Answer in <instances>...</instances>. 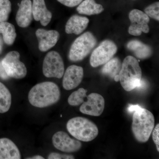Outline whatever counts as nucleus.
<instances>
[{
	"label": "nucleus",
	"mask_w": 159,
	"mask_h": 159,
	"mask_svg": "<svg viewBox=\"0 0 159 159\" xmlns=\"http://www.w3.org/2000/svg\"><path fill=\"white\" fill-rule=\"evenodd\" d=\"M129 112L134 111L132 130L137 141L141 143L147 142L154 127L155 119L153 114L139 105L129 104Z\"/></svg>",
	"instance_id": "1"
},
{
	"label": "nucleus",
	"mask_w": 159,
	"mask_h": 159,
	"mask_svg": "<svg viewBox=\"0 0 159 159\" xmlns=\"http://www.w3.org/2000/svg\"><path fill=\"white\" fill-rule=\"evenodd\" d=\"M61 92L58 86L50 81L38 84L29 91V102L31 105L44 108L57 103L60 99Z\"/></svg>",
	"instance_id": "2"
},
{
	"label": "nucleus",
	"mask_w": 159,
	"mask_h": 159,
	"mask_svg": "<svg viewBox=\"0 0 159 159\" xmlns=\"http://www.w3.org/2000/svg\"><path fill=\"white\" fill-rule=\"evenodd\" d=\"M119 76L120 83L125 90L129 92L139 87L142 71L139 61L132 56L125 57L122 64Z\"/></svg>",
	"instance_id": "3"
},
{
	"label": "nucleus",
	"mask_w": 159,
	"mask_h": 159,
	"mask_svg": "<svg viewBox=\"0 0 159 159\" xmlns=\"http://www.w3.org/2000/svg\"><path fill=\"white\" fill-rule=\"evenodd\" d=\"M66 127L72 136L84 142L93 141L99 134L97 125L89 119L82 117L70 119L67 123Z\"/></svg>",
	"instance_id": "4"
},
{
	"label": "nucleus",
	"mask_w": 159,
	"mask_h": 159,
	"mask_svg": "<svg viewBox=\"0 0 159 159\" xmlns=\"http://www.w3.org/2000/svg\"><path fill=\"white\" fill-rule=\"evenodd\" d=\"M97 40L90 32H86L77 38L72 44L69 54V58L74 62L84 59L94 48Z\"/></svg>",
	"instance_id": "5"
},
{
	"label": "nucleus",
	"mask_w": 159,
	"mask_h": 159,
	"mask_svg": "<svg viewBox=\"0 0 159 159\" xmlns=\"http://www.w3.org/2000/svg\"><path fill=\"white\" fill-rule=\"evenodd\" d=\"M20 54L16 51H10L1 61L9 77L20 79L26 77L27 70L24 63L20 61Z\"/></svg>",
	"instance_id": "6"
},
{
	"label": "nucleus",
	"mask_w": 159,
	"mask_h": 159,
	"mask_svg": "<svg viewBox=\"0 0 159 159\" xmlns=\"http://www.w3.org/2000/svg\"><path fill=\"white\" fill-rule=\"evenodd\" d=\"M118 48L115 43L110 40L102 41L91 54L90 63L93 67L104 65L110 60L116 53Z\"/></svg>",
	"instance_id": "7"
},
{
	"label": "nucleus",
	"mask_w": 159,
	"mask_h": 159,
	"mask_svg": "<svg viewBox=\"0 0 159 159\" xmlns=\"http://www.w3.org/2000/svg\"><path fill=\"white\" fill-rule=\"evenodd\" d=\"M64 71V64L59 53L55 51L48 52L43 62V75L48 78L60 79L63 76Z\"/></svg>",
	"instance_id": "8"
},
{
	"label": "nucleus",
	"mask_w": 159,
	"mask_h": 159,
	"mask_svg": "<svg viewBox=\"0 0 159 159\" xmlns=\"http://www.w3.org/2000/svg\"><path fill=\"white\" fill-rule=\"evenodd\" d=\"M129 17L131 25L128 32L131 35L139 36L142 32L148 33L149 31L148 23L150 21L149 16L145 12L134 9L129 12Z\"/></svg>",
	"instance_id": "9"
},
{
	"label": "nucleus",
	"mask_w": 159,
	"mask_h": 159,
	"mask_svg": "<svg viewBox=\"0 0 159 159\" xmlns=\"http://www.w3.org/2000/svg\"><path fill=\"white\" fill-rule=\"evenodd\" d=\"M52 143L55 148L66 153L76 152L82 147L79 140L71 139L66 133L61 131L54 134Z\"/></svg>",
	"instance_id": "10"
},
{
	"label": "nucleus",
	"mask_w": 159,
	"mask_h": 159,
	"mask_svg": "<svg viewBox=\"0 0 159 159\" xmlns=\"http://www.w3.org/2000/svg\"><path fill=\"white\" fill-rule=\"evenodd\" d=\"M87 101L80 107V111L83 114L94 116H99L103 112L105 100L101 95L92 93L87 96Z\"/></svg>",
	"instance_id": "11"
},
{
	"label": "nucleus",
	"mask_w": 159,
	"mask_h": 159,
	"mask_svg": "<svg viewBox=\"0 0 159 159\" xmlns=\"http://www.w3.org/2000/svg\"><path fill=\"white\" fill-rule=\"evenodd\" d=\"M62 85L66 90L76 88L82 81L84 70L82 67L76 65L70 66L64 74Z\"/></svg>",
	"instance_id": "12"
},
{
	"label": "nucleus",
	"mask_w": 159,
	"mask_h": 159,
	"mask_svg": "<svg viewBox=\"0 0 159 159\" xmlns=\"http://www.w3.org/2000/svg\"><path fill=\"white\" fill-rule=\"evenodd\" d=\"M35 34L39 42V48L42 52H46L54 47L60 37L59 32L56 30L38 29Z\"/></svg>",
	"instance_id": "13"
},
{
	"label": "nucleus",
	"mask_w": 159,
	"mask_h": 159,
	"mask_svg": "<svg viewBox=\"0 0 159 159\" xmlns=\"http://www.w3.org/2000/svg\"><path fill=\"white\" fill-rule=\"evenodd\" d=\"M32 19V2L31 0H22L16 17L18 25L21 28H27L30 25Z\"/></svg>",
	"instance_id": "14"
},
{
	"label": "nucleus",
	"mask_w": 159,
	"mask_h": 159,
	"mask_svg": "<svg viewBox=\"0 0 159 159\" xmlns=\"http://www.w3.org/2000/svg\"><path fill=\"white\" fill-rule=\"evenodd\" d=\"M32 10L34 20L40 22L43 26H47L51 22L52 13L47 9L44 0H33Z\"/></svg>",
	"instance_id": "15"
},
{
	"label": "nucleus",
	"mask_w": 159,
	"mask_h": 159,
	"mask_svg": "<svg viewBox=\"0 0 159 159\" xmlns=\"http://www.w3.org/2000/svg\"><path fill=\"white\" fill-rule=\"evenodd\" d=\"M20 152L17 146L7 138L0 139V159H20Z\"/></svg>",
	"instance_id": "16"
},
{
	"label": "nucleus",
	"mask_w": 159,
	"mask_h": 159,
	"mask_svg": "<svg viewBox=\"0 0 159 159\" xmlns=\"http://www.w3.org/2000/svg\"><path fill=\"white\" fill-rule=\"evenodd\" d=\"M89 20L84 16L74 15L69 19L66 24L65 31L67 34H80L88 25Z\"/></svg>",
	"instance_id": "17"
},
{
	"label": "nucleus",
	"mask_w": 159,
	"mask_h": 159,
	"mask_svg": "<svg viewBox=\"0 0 159 159\" xmlns=\"http://www.w3.org/2000/svg\"><path fill=\"white\" fill-rule=\"evenodd\" d=\"M127 48L139 59H146L152 54V50L149 46L137 40L130 41L127 43Z\"/></svg>",
	"instance_id": "18"
},
{
	"label": "nucleus",
	"mask_w": 159,
	"mask_h": 159,
	"mask_svg": "<svg viewBox=\"0 0 159 159\" xmlns=\"http://www.w3.org/2000/svg\"><path fill=\"white\" fill-rule=\"evenodd\" d=\"M77 10L80 14L90 16L101 13L104 8L102 5L96 3L95 0H85L80 4Z\"/></svg>",
	"instance_id": "19"
},
{
	"label": "nucleus",
	"mask_w": 159,
	"mask_h": 159,
	"mask_svg": "<svg viewBox=\"0 0 159 159\" xmlns=\"http://www.w3.org/2000/svg\"><path fill=\"white\" fill-rule=\"evenodd\" d=\"M0 34L3 35V40L6 44H13L16 37L14 26L7 22L0 23Z\"/></svg>",
	"instance_id": "20"
},
{
	"label": "nucleus",
	"mask_w": 159,
	"mask_h": 159,
	"mask_svg": "<svg viewBox=\"0 0 159 159\" xmlns=\"http://www.w3.org/2000/svg\"><path fill=\"white\" fill-rule=\"evenodd\" d=\"M122 63L118 57H114L104 64L101 73L103 75L114 78L115 76L119 75Z\"/></svg>",
	"instance_id": "21"
},
{
	"label": "nucleus",
	"mask_w": 159,
	"mask_h": 159,
	"mask_svg": "<svg viewBox=\"0 0 159 159\" xmlns=\"http://www.w3.org/2000/svg\"><path fill=\"white\" fill-rule=\"evenodd\" d=\"M11 96L10 91L2 83L0 82V113H5L11 107Z\"/></svg>",
	"instance_id": "22"
},
{
	"label": "nucleus",
	"mask_w": 159,
	"mask_h": 159,
	"mask_svg": "<svg viewBox=\"0 0 159 159\" xmlns=\"http://www.w3.org/2000/svg\"><path fill=\"white\" fill-rule=\"evenodd\" d=\"M87 90L80 88L74 91L69 96L68 102L70 105L73 106H79L84 102V99L87 97Z\"/></svg>",
	"instance_id": "23"
},
{
	"label": "nucleus",
	"mask_w": 159,
	"mask_h": 159,
	"mask_svg": "<svg viewBox=\"0 0 159 159\" xmlns=\"http://www.w3.org/2000/svg\"><path fill=\"white\" fill-rule=\"evenodd\" d=\"M11 10V3L9 0L0 1V23L7 21Z\"/></svg>",
	"instance_id": "24"
},
{
	"label": "nucleus",
	"mask_w": 159,
	"mask_h": 159,
	"mask_svg": "<svg viewBox=\"0 0 159 159\" xmlns=\"http://www.w3.org/2000/svg\"><path fill=\"white\" fill-rule=\"evenodd\" d=\"M159 2H156L146 7L145 9V12L149 17L159 21Z\"/></svg>",
	"instance_id": "25"
},
{
	"label": "nucleus",
	"mask_w": 159,
	"mask_h": 159,
	"mask_svg": "<svg viewBox=\"0 0 159 159\" xmlns=\"http://www.w3.org/2000/svg\"><path fill=\"white\" fill-rule=\"evenodd\" d=\"M48 159H74V156L71 155L63 154L57 152H51L48 156Z\"/></svg>",
	"instance_id": "26"
},
{
	"label": "nucleus",
	"mask_w": 159,
	"mask_h": 159,
	"mask_svg": "<svg viewBox=\"0 0 159 159\" xmlns=\"http://www.w3.org/2000/svg\"><path fill=\"white\" fill-rule=\"evenodd\" d=\"M62 5L69 7H74L79 5L83 0H57Z\"/></svg>",
	"instance_id": "27"
},
{
	"label": "nucleus",
	"mask_w": 159,
	"mask_h": 159,
	"mask_svg": "<svg viewBox=\"0 0 159 159\" xmlns=\"http://www.w3.org/2000/svg\"><path fill=\"white\" fill-rule=\"evenodd\" d=\"M152 132V139L156 145L158 152L159 151V124L156 126Z\"/></svg>",
	"instance_id": "28"
},
{
	"label": "nucleus",
	"mask_w": 159,
	"mask_h": 159,
	"mask_svg": "<svg viewBox=\"0 0 159 159\" xmlns=\"http://www.w3.org/2000/svg\"><path fill=\"white\" fill-rule=\"evenodd\" d=\"M0 77L3 80H7L9 78V76L6 74L5 69L3 67L2 62H0Z\"/></svg>",
	"instance_id": "29"
},
{
	"label": "nucleus",
	"mask_w": 159,
	"mask_h": 159,
	"mask_svg": "<svg viewBox=\"0 0 159 159\" xmlns=\"http://www.w3.org/2000/svg\"><path fill=\"white\" fill-rule=\"evenodd\" d=\"M27 159H44V158L43 157L40 155L34 156L31 157L27 158Z\"/></svg>",
	"instance_id": "30"
},
{
	"label": "nucleus",
	"mask_w": 159,
	"mask_h": 159,
	"mask_svg": "<svg viewBox=\"0 0 159 159\" xmlns=\"http://www.w3.org/2000/svg\"><path fill=\"white\" fill-rule=\"evenodd\" d=\"M3 41L2 38L0 37V54L2 53L3 49Z\"/></svg>",
	"instance_id": "31"
},
{
	"label": "nucleus",
	"mask_w": 159,
	"mask_h": 159,
	"mask_svg": "<svg viewBox=\"0 0 159 159\" xmlns=\"http://www.w3.org/2000/svg\"><path fill=\"white\" fill-rule=\"evenodd\" d=\"M114 80H115V81H116V82H118L119 80V75H117L116 76H115V77H114Z\"/></svg>",
	"instance_id": "32"
},
{
	"label": "nucleus",
	"mask_w": 159,
	"mask_h": 159,
	"mask_svg": "<svg viewBox=\"0 0 159 159\" xmlns=\"http://www.w3.org/2000/svg\"><path fill=\"white\" fill-rule=\"evenodd\" d=\"M0 1H1V0H0Z\"/></svg>",
	"instance_id": "33"
}]
</instances>
